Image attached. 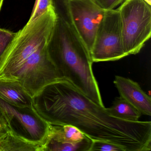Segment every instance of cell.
<instances>
[{
    "label": "cell",
    "instance_id": "1",
    "mask_svg": "<svg viewBox=\"0 0 151 151\" xmlns=\"http://www.w3.org/2000/svg\"><path fill=\"white\" fill-rule=\"evenodd\" d=\"M33 106L47 122L70 125L92 140L112 142L126 151L151 150V122H129L112 116L67 80L45 86L32 98Z\"/></svg>",
    "mask_w": 151,
    "mask_h": 151
},
{
    "label": "cell",
    "instance_id": "2",
    "mask_svg": "<svg viewBox=\"0 0 151 151\" xmlns=\"http://www.w3.org/2000/svg\"><path fill=\"white\" fill-rule=\"evenodd\" d=\"M57 13L47 45L49 59L60 79L67 80L93 102L104 106L90 52L68 20Z\"/></svg>",
    "mask_w": 151,
    "mask_h": 151
},
{
    "label": "cell",
    "instance_id": "3",
    "mask_svg": "<svg viewBox=\"0 0 151 151\" xmlns=\"http://www.w3.org/2000/svg\"><path fill=\"white\" fill-rule=\"evenodd\" d=\"M57 13L55 6L17 32L0 61V80H9L32 55L48 43Z\"/></svg>",
    "mask_w": 151,
    "mask_h": 151
},
{
    "label": "cell",
    "instance_id": "4",
    "mask_svg": "<svg viewBox=\"0 0 151 151\" xmlns=\"http://www.w3.org/2000/svg\"><path fill=\"white\" fill-rule=\"evenodd\" d=\"M151 6L144 0H124L117 9L127 55L139 52L151 35Z\"/></svg>",
    "mask_w": 151,
    "mask_h": 151
},
{
    "label": "cell",
    "instance_id": "5",
    "mask_svg": "<svg viewBox=\"0 0 151 151\" xmlns=\"http://www.w3.org/2000/svg\"><path fill=\"white\" fill-rule=\"evenodd\" d=\"M47 45L29 57L9 80L19 82L32 98L46 86L60 79L49 59Z\"/></svg>",
    "mask_w": 151,
    "mask_h": 151
},
{
    "label": "cell",
    "instance_id": "6",
    "mask_svg": "<svg viewBox=\"0 0 151 151\" xmlns=\"http://www.w3.org/2000/svg\"><path fill=\"white\" fill-rule=\"evenodd\" d=\"M0 108L9 130L20 137L43 147L50 124L38 114L34 107L14 106L0 99Z\"/></svg>",
    "mask_w": 151,
    "mask_h": 151
},
{
    "label": "cell",
    "instance_id": "7",
    "mask_svg": "<svg viewBox=\"0 0 151 151\" xmlns=\"http://www.w3.org/2000/svg\"><path fill=\"white\" fill-rule=\"evenodd\" d=\"M90 54L93 63L118 60L128 56L123 45L117 9L106 11Z\"/></svg>",
    "mask_w": 151,
    "mask_h": 151
},
{
    "label": "cell",
    "instance_id": "8",
    "mask_svg": "<svg viewBox=\"0 0 151 151\" xmlns=\"http://www.w3.org/2000/svg\"><path fill=\"white\" fill-rule=\"evenodd\" d=\"M70 23L90 53L106 10L94 0H64Z\"/></svg>",
    "mask_w": 151,
    "mask_h": 151
},
{
    "label": "cell",
    "instance_id": "9",
    "mask_svg": "<svg viewBox=\"0 0 151 151\" xmlns=\"http://www.w3.org/2000/svg\"><path fill=\"white\" fill-rule=\"evenodd\" d=\"M92 142L72 125L50 124L43 151H90Z\"/></svg>",
    "mask_w": 151,
    "mask_h": 151
},
{
    "label": "cell",
    "instance_id": "10",
    "mask_svg": "<svg viewBox=\"0 0 151 151\" xmlns=\"http://www.w3.org/2000/svg\"><path fill=\"white\" fill-rule=\"evenodd\" d=\"M114 84L120 96L131 104L141 115H151V98L141 89L137 82L116 76Z\"/></svg>",
    "mask_w": 151,
    "mask_h": 151
},
{
    "label": "cell",
    "instance_id": "11",
    "mask_svg": "<svg viewBox=\"0 0 151 151\" xmlns=\"http://www.w3.org/2000/svg\"><path fill=\"white\" fill-rule=\"evenodd\" d=\"M0 99L18 107H33L32 98L19 82L0 80Z\"/></svg>",
    "mask_w": 151,
    "mask_h": 151
},
{
    "label": "cell",
    "instance_id": "12",
    "mask_svg": "<svg viewBox=\"0 0 151 151\" xmlns=\"http://www.w3.org/2000/svg\"><path fill=\"white\" fill-rule=\"evenodd\" d=\"M42 145L27 141L8 130L0 137V151H43Z\"/></svg>",
    "mask_w": 151,
    "mask_h": 151
},
{
    "label": "cell",
    "instance_id": "13",
    "mask_svg": "<svg viewBox=\"0 0 151 151\" xmlns=\"http://www.w3.org/2000/svg\"><path fill=\"white\" fill-rule=\"evenodd\" d=\"M106 110L112 116L129 122H138L141 116L139 111L121 96L116 97Z\"/></svg>",
    "mask_w": 151,
    "mask_h": 151
},
{
    "label": "cell",
    "instance_id": "14",
    "mask_svg": "<svg viewBox=\"0 0 151 151\" xmlns=\"http://www.w3.org/2000/svg\"><path fill=\"white\" fill-rule=\"evenodd\" d=\"M54 6L53 0H36L32 14L28 23L35 21Z\"/></svg>",
    "mask_w": 151,
    "mask_h": 151
},
{
    "label": "cell",
    "instance_id": "15",
    "mask_svg": "<svg viewBox=\"0 0 151 151\" xmlns=\"http://www.w3.org/2000/svg\"><path fill=\"white\" fill-rule=\"evenodd\" d=\"M126 151L123 147L108 141L93 140L90 151Z\"/></svg>",
    "mask_w": 151,
    "mask_h": 151
},
{
    "label": "cell",
    "instance_id": "16",
    "mask_svg": "<svg viewBox=\"0 0 151 151\" xmlns=\"http://www.w3.org/2000/svg\"><path fill=\"white\" fill-rule=\"evenodd\" d=\"M16 33L7 30L0 29V61L4 53L14 40Z\"/></svg>",
    "mask_w": 151,
    "mask_h": 151
},
{
    "label": "cell",
    "instance_id": "17",
    "mask_svg": "<svg viewBox=\"0 0 151 151\" xmlns=\"http://www.w3.org/2000/svg\"><path fill=\"white\" fill-rule=\"evenodd\" d=\"M124 0H94V1L104 10H111L120 4H122Z\"/></svg>",
    "mask_w": 151,
    "mask_h": 151
},
{
    "label": "cell",
    "instance_id": "18",
    "mask_svg": "<svg viewBox=\"0 0 151 151\" xmlns=\"http://www.w3.org/2000/svg\"><path fill=\"white\" fill-rule=\"evenodd\" d=\"M0 130H9L6 120L4 116L2 110L0 108Z\"/></svg>",
    "mask_w": 151,
    "mask_h": 151
},
{
    "label": "cell",
    "instance_id": "19",
    "mask_svg": "<svg viewBox=\"0 0 151 151\" xmlns=\"http://www.w3.org/2000/svg\"><path fill=\"white\" fill-rule=\"evenodd\" d=\"M8 131V130H0V137H1L4 136L5 134H6L7 132Z\"/></svg>",
    "mask_w": 151,
    "mask_h": 151
},
{
    "label": "cell",
    "instance_id": "20",
    "mask_svg": "<svg viewBox=\"0 0 151 151\" xmlns=\"http://www.w3.org/2000/svg\"><path fill=\"white\" fill-rule=\"evenodd\" d=\"M144 1L149 6H151V0H144Z\"/></svg>",
    "mask_w": 151,
    "mask_h": 151
},
{
    "label": "cell",
    "instance_id": "21",
    "mask_svg": "<svg viewBox=\"0 0 151 151\" xmlns=\"http://www.w3.org/2000/svg\"><path fill=\"white\" fill-rule=\"evenodd\" d=\"M4 1V0H0V11L1 10V7H2V5H3Z\"/></svg>",
    "mask_w": 151,
    "mask_h": 151
}]
</instances>
